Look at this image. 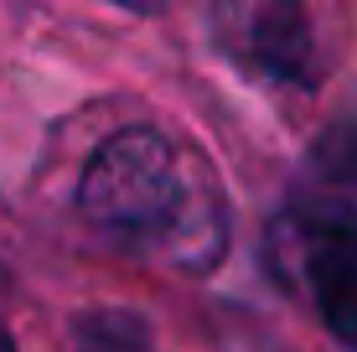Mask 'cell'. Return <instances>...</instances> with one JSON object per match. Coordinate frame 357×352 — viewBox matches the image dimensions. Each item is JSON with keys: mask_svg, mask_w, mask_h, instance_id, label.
Instances as JSON below:
<instances>
[{"mask_svg": "<svg viewBox=\"0 0 357 352\" xmlns=\"http://www.w3.org/2000/svg\"><path fill=\"white\" fill-rule=\"evenodd\" d=\"M78 208L104 238L176 270H213L228 217L202 161L151 125L114 130L78 176Z\"/></svg>", "mask_w": 357, "mask_h": 352, "instance_id": "1", "label": "cell"}, {"mask_svg": "<svg viewBox=\"0 0 357 352\" xmlns=\"http://www.w3.org/2000/svg\"><path fill=\"white\" fill-rule=\"evenodd\" d=\"M0 352H16V347H10V337H6V326H0Z\"/></svg>", "mask_w": 357, "mask_h": 352, "instance_id": "5", "label": "cell"}, {"mask_svg": "<svg viewBox=\"0 0 357 352\" xmlns=\"http://www.w3.org/2000/svg\"><path fill=\"white\" fill-rule=\"evenodd\" d=\"M114 6H125V10H155L161 0H114Z\"/></svg>", "mask_w": 357, "mask_h": 352, "instance_id": "4", "label": "cell"}, {"mask_svg": "<svg viewBox=\"0 0 357 352\" xmlns=\"http://www.w3.org/2000/svg\"><path fill=\"white\" fill-rule=\"evenodd\" d=\"M78 352H151V337L135 316H93L78 332Z\"/></svg>", "mask_w": 357, "mask_h": 352, "instance_id": "3", "label": "cell"}, {"mask_svg": "<svg viewBox=\"0 0 357 352\" xmlns=\"http://www.w3.org/2000/svg\"><path fill=\"white\" fill-rule=\"evenodd\" d=\"M301 264L316 290L326 326L347 347H357V213L352 208H311L301 234Z\"/></svg>", "mask_w": 357, "mask_h": 352, "instance_id": "2", "label": "cell"}]
</instances>
